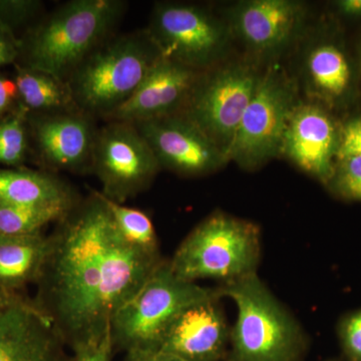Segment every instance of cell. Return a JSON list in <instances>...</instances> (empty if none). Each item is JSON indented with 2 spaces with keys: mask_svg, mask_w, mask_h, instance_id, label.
Masks as SVG:
<instances>
[{
  "mask_svg": "<svg viewBox=\"0 0 361 361\" xmlns=\"http://www.w3.org/2000/svg\"><path fill=\"white\" fill-rule=\"evenodd\" d=\"M37 281L35 305L71 353L111 336L116 313L144 286L164 258L130 245L99 191L78 202L51 235Z\"/></svg>",
  "mask_w": 361,
  "mask_h": 361,
  "instance_id": "obj_1",
  "label": "cell"
},
{
  "mask_svg": "<svg viewBox=\"0 0 361 361\" xmlns=\"http://www.w3.org/2000/svg\"><path fill=\"white\" fill-rule=\"evenodd\" d=\"M127 4L73 0L28 28L20 42V63L68 80L99 44L115 35Z\"/></svg>",
  "mask_w": 361,
  "mask_h": 361,
  "instance_id": "obj_2",
  "label": "cell"
},
{
  "mask_svg": "<svg viewBox=\"0 0 361 361\" xmlns=\"http://www.w3.org/2000/svg\"><path fill=\"white\" fill-rule=\"evenodd\" d=\"M220 292L237 307L229 360L298 361L302 357L307 344L302 329L257 273L223 284Z\"/></svg>",
  "mask_w": 361,
  "mask_h": 361,
  "instance_id": "obj_3",
  "label": "cell"
},
{
  "mask_svg": "<svg viewBox=\"0 0 361 361\" xmlns=\"http://www.w3.org/2000/svg\"><path fill=\"white\" fill-rule=\"evenodd\" d=\"M161 56L146 30L113 35L66 80L75 104L94 118H106L132 97Z\"/></svg>",
  "mask_w": 361,
  "mask_h": 361,
  "instance_id": "obj_4",
  "label": "cell"
},
{
  "mask_svg": "<svg viewBox=\"0 0 361 361\" xmlns=\"http://www.w3.org/2000/svg\"><path fill=\"white\" fill-rule=\"evenodd\" d=\"M260 255L257 225L215 212L190 232L169 262L185 281L211 279L224 284L257 273Z\"/></svg>",
  "mask_w": 361,
  "mask_h": 361,
  "instance_id": "obj_5",
  "label": "cell"
},
{
  "mask_svg": "<svg viewBox=\"0 0 361 361\" xmlns=\"http://www.w3.org/2000/svg\"><path fill=\"white\" fill-rule=\"evenodd\" d=\"M214 298H222L220 288L180 279L169 260L163 259L144 286L114 317V350H158L166 332L187 308Z\"/></svg>",
  "mask_w": 361,
  "mask_h": 361,
  "instance_id": "obj_6",
  "label": "cell"
},
{
  "mask_svg": "<svg viewBox=\"0 0 361 361\" xmlns=\"http://www.w3.org/2000/svg\"><path fill=\"white\" fill-rule=\"evenodd\" d=\"M297 106L290 80L279 68H271L260 77L257 87L226 160L247 169L257 168L281 153L287 123Z\"/></svg>",
  "mask_w": 361,
  "mask_h": 361,
  "instance_id": "obj_7",
  "label": "cell"
},
{
  "mask_svg": "<svg viewBox=\"0 0 361 361\" xmlns=\"http://www.w3.org/2000/svg\"><path fill=\"white\" fill-rule=\"evenodd\" d=\"M161 166L134 123L106 122L97 130L92 169L109 200L125 204L148 189Z\"/></svg>",
  "mask_w": 361,
  "mask_h": 361,
  "instance_id": "obj_8",
  "label": "cell"
},
{
  "mask_svg": "<svg viewBox=\"0 0 361 361\" xmlns=\"http://www.w3.org/2000/svg\"><path fill=\"white\" fill-rule=\"evenodd\" d=\"M259 80L255 71L243 65L200 75L179 115L197 126L226 155Z\"/></svg>",
  "mask_w": 361,
  "mask_h": 361,
  "instance_id": "obj_9",
  "label": "cell"
},
{
  "mask_svg": "<svg viewBox=\"0 0 361 361\" xmlns=\"http://www.w3.org/2000/svg\"><path fill=\"white\" fill-rule=\"evenodd\" d=\"M146 32L161 56L198 71L222 56L228 40L224 25L212 13L180 2L156 4Z\"/></svg>",
  "mask_w": 361,
  "mask_h": 361,
  "instance_id": "obj_10",
  "label": "cell"
},
{
  "mask_svg": "<svg viewBox=\"0 0 361 361\" xmlns=\"http://www.w3.org/2000/svg\"><path fill=\"white\" fill-rule=\"evenodd\" d=\"M161 167L178 174L201 176L224 165V153L182 115L134 123Z\"/></svg>",
  "mask_w": 361,
  "mask_h": 361,
  "instance_id": "obj_11",
  "label": "cell"
},
{
  "mask_svg": "<svg viewBox=\"0 0 361 361\" xmlns=\"http://www.w3.org/2000/svg\"><path fill=\"white\" fill-rule=\"evenodd\" d=\"M94 118L82 110L30 114L28 129L40 160L54 171H90L99 130Z\"/></svg>",
  "mask_w": 361,
  "mask_h": 361,
  "instance_id": "obj_12",
  "label": "cell"
},
{
  "mask_svg": "<svg viewBox=\"0 0 361 361\" xmlns=\"http://www.w3.org/2000/svg\"><path fill=\"white\" fill-rule=\"evenodd\" d=\"M200 75L161 56L132 97L104 120L135 123L179 115Z\"/></svg>",
  "mask_w": 361,
  "mask_h": 361,
  "instance_id": "obj_13",
  "label": "cell"
},
{
  "mask_svg": "<svg viewBox=\"0 0 361 361\" xmlns=\"http://www.w3.org/2000/svg\"><path fill=\"white\" fill-rule=\"evenodd\" d=\"M220 299H209L187 308L166 332L158 350L178 361L224 360L231 329Z\"/></svg>",
  "mask_w": 361,
  "mask_h": 361,
  "instance_id": "obj_14",
  "label": "cell"
},
{
  "mask_svg": "<svg viewBox=\"0 0 361 361\" xmlns=\"http://www.w3.org/2000/svg\"><path fill=\"white\" fill-rule=\"evenodd\" d=\"M341 133L322 109L299 104L292 111L282 142V153L307 173L329 185L336 170Z\"/></svg>",
  "mask_w": 361,
  "mask_h": 361,
  "instance_id": "obj_15",
  "label": "cell"
},
{
  "mask_svg": "<svg viewBox=\"0 0 361 361\" xmlns=\"http://www.w3.org/2000/svg\"><path fill=\"white\" fill-rule=\"evenodd\" d=\"M66 349L35 301L0 310V361H68Z\"/></svg>",
  "mask_w": 361,
  "mask_h": 361,
  "instance_id": "obj_16",
  "label": "cell"
},
{
  "mask_svg": "<svg viewBox=\"0 0 361 361\" xmlns=\"http://www.w3.org/2000/svg\"><path fill=\"white\" fill-rule=\"evenodd\" d=\"M302 4L291 0L240 2L230 13L235 32L252 49L274 51L292 39L302 23Z\"/></svg>",
  "mask_w": 361,
  "mask_h": 361,
  "instance_id": "obj_17",
  "label": "cell"
},
{
  "mask_svg": "<svg viewBox=\"0 0 361 361\" xmlns=\"http://www.w3.org/2000/svg\"><path fill=\"white\" fill-rule=\"evenodd\" d=\"M75 190L56 175L25 168H0V204L77 205Z\"/></svg>",
  "mask_w": 361,
  "mask_h": 361,
  "instance_id": "obj_18",
  "label": "cell"
},
{
  "mask_svg": "<svg viewBox=\"0 0 361 361\" xmlns=\"http://www.w3.org/2000/svg\"><path fill=\"white\" fill-rule=\"evenodd\" d=\"M51 250V236L44 233L13 236L0 234V287L18 292L37 283Z\"/></svg>",
  "mask_w": 361,
  "mask_h": 361,
  "instance_id": "obj_19",
  "label": "cell"
},
{
  "mask_svg": "<svg viewBox=\"0 0 361 361\" xmlns=\"http://www.w3.org/2000/svg\"><path fill=\"white\" fill-rule=\"evenodd\" d=\"M13 80L18 104L32 115L80 110L68 82L51 73L16 63Z\"/></svg>",
  "mask_w": 361,
  "mask_h": 361,
  "instance_id": "obj_20",
  "label": "cell"
},
{
  "mask_svg": "<svg viewBox=\"0 0 361 361\" xmlns=\"http://www.w3.org/2000/svg\"><path fill=\"white\" fill-rule=\"evenodd\" d=\"M307 75L316 94L337 99L345 94L350 82V68L345 56L332 44H322L310 52Z\"/></svg>",
  "mask_w": 361,
  "mask_h": 361,
  "instance_id": "obj_21",
  "label": "cell"
},
{
  "mask_svg": "<svg viewBox=\"0 0 361 361\" xmlns=\"http://www.w3.org/2000/svg\"><path fill=\"white\" fill-rule=\"evenodd\" d=\"M77 205L0 204V234L25 236L42 233V229L51 223L59 224L66 219Z\"/></svg>",
  "mask_w": 361,
  "mask_h": 361,
  "instance_id": "obj_22",
  "label": "cell"
},
{
  "mask_svg": "<svg viewBox=\"0 0 361 361\" xmlns=\"http://www.w3.org/2000/svg\"><path fill=\"white\" fill-rule=\"evenodd\" d=\"M102 194V193H101ZM106 199L116 229L135 248L154 258H161L160 242L151 218L144 211Z\"/></svg>",
  "mask_w": 361,
  "mask_h": 361,
  "instance_id": "obj_23",
  "label": "cell"
},
{
  "mask_svg": "<svg viewBox=\"0 0 361 361\" xmlns=\"http://www.w3.org/2000/svg\"><path fill=\"white\" fill-rule=\"evenodd\" d=\"M28 113L18 104L0 118V166L20 168L26 160L30 141Z\"/></svg>",
  "mask_w": 361,
  "mask_h": 361,
  "instance_id": "obj_24",
  "label": "cell"
},
{
  "mask_svg": "<svg viewBox=\"0 0 361 361\" xmlns=\"http://www.w3.org/2000/svg\"><path fill=\"white\" fill-rule=\"evenodd\" d=\"M42 9L44 2L39 0H0V30L16 37L39 18Z\"/></svg>",
  "mask_w": 361,
  "mask_h": 361,
  "instance_id": "obj_25",
  "label": "cell"
},
{
  "mask_svg": "<svg viewBox=\"0 0 361 361\" xmlns=\"http://www.w3.org/2000/svg\"><path fill=\"white\" fill-rule=\"evenodd\" d=\"M329 185L344 199L361 201V156H348L337 160Z\"/></svg>",
  "mask_w": 361,
  "mask_h": 361,
  "instance_id": "obj_26",
  "label": "cell"
},
{
  "mask_svg": "<svg viewBox=\"0 0 361 361\" xmlns=\"http://www.w3.org/2000/svg\"><path fill=\"white\" fill-rule=\"evenodd\" d=\"M341 337L342 348L349 361H361V310L344 320Z\"/></svg>",
  "mask_w": 361,
  "mask_h": 361,
  "instance_id": "obj_27",
  "label": "cell"
},
{
  "mask_svg": "<svg viewBox=\"0 0 361 361\" xmlns=\"http://www.w3.org/2000/svg\"><path fill=\"white\" fill-rule=\"evenodd\" d=\"M348 156H361V118L350 121L341 130L336 161Z\"/></svg>",
  "mask_w": 361,
  "mask_h": 361,
  "instance_id": "obj_28",
  "label": "cell"
},
{
  "mask_svg": "<svg viewBox=\"0 0 361 361\" xmlns=\"http://www.w3.org/2000/svg\"><path fill=\"white\" fill-rule=\"evenodd\" d=\"M113 351L111 336H109L99 343L73 353L68 361H111Z\"/></svg>",
  "mask_w": 361,
  "mask_h": 361,
  "instance_id": "obj_29",
  "label": "cell"
},
{
  "mask_svg": "<svg viewBox=\"0 0 361 361\" xmlns=\"http://www.w3.org/2000/svg\"><path fill=\"white\" fill-rule=\"evenodd\" d=\"M18 104L16 82L0 73V118L11 113Z\"/></svg>",
  "mask_w": 361,
  "mask_h": 361,
  "instance_id": "obj_30",
  "label": "cell"
},
{
  "mask_svg": "<svg viewBox=\"0 0 361 361\" xmlns=\"http://www.w3.org/2000/svg\"><path fill=\"white\" fill-rule=\"evenodd\" d=\"M20 39L0 30V66L13 65L20 61Z\"/></svg>",
  "mask_w": 361,
  "mask_h": 361,
  "instance_id": "obj_31",
  "label": "cell"
},
{
  "mask_svg": "<svg viewBox=\"0 0 361 361\" xmlns=\"http://www.w3.org/2000/svg\"><path fill=\"white\" fill-rule=\"evenodd\" d=\"M33 302V299L26 298L18 292L6 290L0 287V310L11 306L26 305Z\"/></svg>",
  "mask_w": 361,
  "mask_h": 361,
  "instance_id": "obj_32",
  "label": "cell"
},
{
  "mask_svg": "<svg viewBox=\"0 0 361 361\" xmlns=\"http://www.w3.org/2000/svg\"><path fill=\"white\" fill-rule=\"evenodd\" d=\"M123 361H178L161 351H130L126 353Z\"/></svg>",
  "mask_w": 361,
  "mask_h": 361,
  "instance_id": "obj_33",
  "label": "cell"
},
{
  "mask_svg": "<svg viewBox=\"0 0 361 361\" xmlns=\"http://www.w3.org/2000/svg\"><path fill=\"white\" fill-rule=\"evenodd\" d=\"M337 6L345 16H361V0H341L337 2Z\"/></svg>",
  "mask_w": 361,
  "mask_h": 361,
  "instance_id": "obj_34",
  "label": "cell"
},
{
  "mask_svg": "<svg viewBox=\"0 0 361 361\" xmlns=\"http://www.w3.org/2000/svg\"><path fill=\"white\" fill-rule=\"evenodd\" d=\"M229 361H231V360H229Z\"/></svg>",
  "mask_w": 361,
  "mask_h": 361,
  "instance_id": "obj_35",
  "label": "cell"
}]
</instances>
